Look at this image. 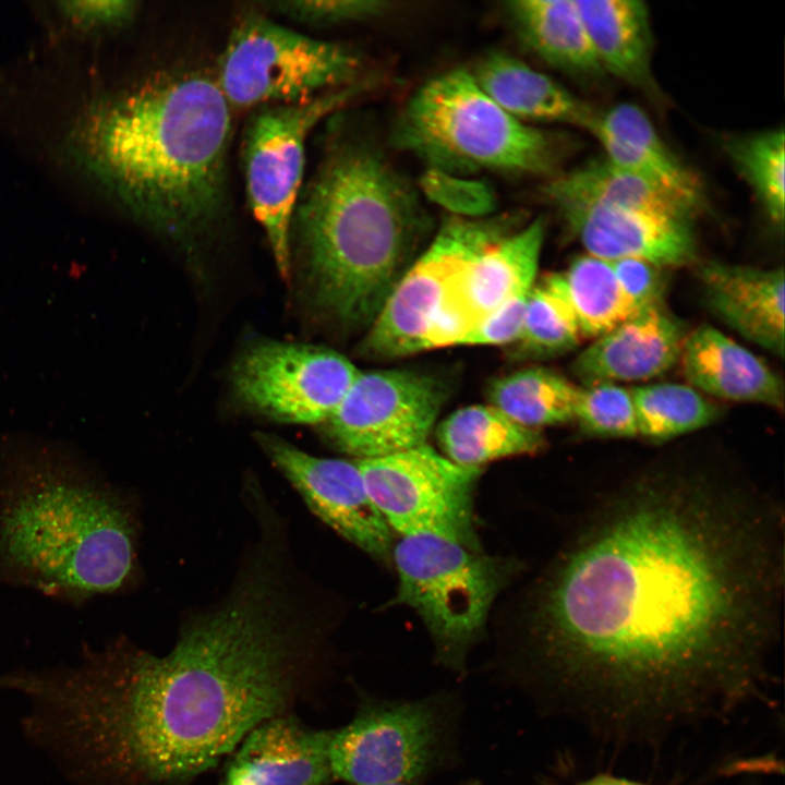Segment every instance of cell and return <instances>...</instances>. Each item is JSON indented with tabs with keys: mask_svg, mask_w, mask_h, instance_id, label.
<instances>
[{
	"mask_svg": "<svg viewBox=\"0 0 785 785\" xmlns=\"http://www.w3.org/2000/svg\"><path fill=\"white\" fill-rule=\"evenodd\" d=\"M697 270L713 313L746 339L782 358L784 269L705 261Z\"/></svg>",
	"mask_w": 785,
	"mask_h": 785,
	"instance_id": "obj_19",
	"label": "cell"
},
{
	"mask_svg": "<svg viewBox=\"0 0 785 785\" xmlns=\"http://www.w3.org/2000/svg\"><path fill=\"white\" fill-rule=\"evenodd\" d=\"M445 399L434 377L410 370L360 371L322 425L339 451L371 459L426 444Z\"/></svg>",
	"mask_w": 785,
	"mask_h": 785,
	"instance_id": "obj_14",
	"label": "cell"
},
{
	"mask_svg": "<svg viewBox=\"0 0 785 785\" xmlns=\"http://www.w3.org/2000/svg\"><path fill=\"white\" fill-rule=\"evenodd\" d=\"M603 71L643 89H653L649 10L640 0H576Z\"/></svg>",
	"mask_w": 785,
	"mask_h": 785,
	"instance_id": "obj_25",
	"label": "cell"
},
{
	"mask_svg": "<svg viewBox=\"0 0 785 785\" xmlns=\"http://www.w3.org/2000/svg\"><path fill=\"white\" fill-rule=\"evenodd\" d=\"M436 438L445 457L466 467L535 454L545 445L541 430L518 424L490 403L454 411L437 424Z\"/></svg>",
	"mask_w": 785,
	"mask_h": 785,
	"instance_id": "obj_27",
	"label": "cell"
},
{
	"mask_svg": "<svg viewBox=\"0 0 785 785\" xmlns=\"http://www.w3.org/2000/svg\"><path fill=\"white\" fill-rule=\"evenodd\" d=\"M783 516L751 480L644 470L584 518L529 617L534 662L616 735L726 711L775 641Z\"/></svg>",
	"mask_w": 785,
	"mask_h": 785,
	"instance_id": "obj_1",
	"label": "cell"
},
{
	"mask_svg": "<svg viewBox=\"0 0 785 785\" xmlns=\"http://www.w3.org/2000/svg\"><path fill=\"white\" fill-rule=\"evenodd\" d=\"M638 435L655 442L680 436L712 423L717 408L690 385L659 383L630 389Z\"/></svg>",
	"mask_w": 785,
	"mask_h": 785,
	"instance_id": "obj_31",
	"label": "cell"
},
{
	"mask_svg": "<svg viewBox=\"0 0 785 785\" xmlns=\"http://www.w3.org/2000/svg\"><path fill=\"white\" fill-rule=\"evenodd\" d=\"M448 737L443 698L365 700L347 725L333 729L334 777L352 785L415 783L443 762Z\"/></svg>",
	"mask_w": 785,
	"mask_h": 785,
	"instance_id": "obj_10",
	"label": "cell"
},
{
	"mask_svg": "<svg viewBox=\"0 0 785 785\" xmlns=\"http://www.w3.org/2000/svg\"><path fill=\"white\" fill-rule=\"evenodd\" d=\"M128 498L69 448L0 446V578L71 604L122 590L135 570Z\"/></svg>",
	"mask_w": 785,
	"mask_h": 785,
	"instance_id": "obj_4",
	"label": "cell"
},
{
	"mask_svg": "<svg viewBox=\"0 0 785 785\" xmlns=\"http://www.w3.org/2000/svg\"><path fill=\"white\" fill-rule=\"evenodd\" d=\"M369 86L366 81H358L303 101L264 106L246 126L243 166L247 200L283 279L290 276V232L302 186L307 135L323 118Z\"/></svg>",
	"mask_w": 785,
	"mask_h": 785,
	"instance_id": "obj_9",
	"label": "cell"
},
{
	"mask_svg": "<svg viewBox=\"0 0 785 785\" xmlns=\"http://www.w3.org/2000/svg\"><path fill=\"white\" fill-rule=\"evenodd\" d=\"M359 372L346 357L325 347L262 340L239 355L231 384L247 410L279 422L321 425Z\"/></svg>",
	"mask_w": 785,
	"mask_h": 785,
	"instance_id": "obj_13",
	"label": "cell"
},
{
	"mask_svg": "<svg viewBox=\"0 0 785 785\" xmlns=\"http://www.w3.org/2000/svg\"><path fill=\"white\" fill-rule=\"evenodd\" d=\"M542 194L554 207L600 204L690 222L700 214L681 198L616 166L604 155L552 178L543 185Z\"/></svg>",
	"mask_w": 785,
	"mask_h": 785,
	"instance_id": "obj_24",
	"label": "cell"
},
{
	"mask_svg": "<svg viewBox=\"0 0 785 785\" xmlns=\"http://www.w3.org/2000/svg\"><path fill=\"white\" fill-rule=\"evenodd\" d=\"M387 785H404V784H387ZM462 785H479V784H478L476 782H468V783L462 784Z\"/></svg>",
	"mask_w": 785,
	"mask_h": 785,
	"instance_id": "obj_40",
	"label": "cell"
},
{
	"mask_svg": "<svg viewBox=\"0 0 785 785\" xmlns=\"http://www.w3.org/2000/svg\"><path fill=\"white\" fill-rule=\"evenodd\" d=\"M679 361L698 391L732 401L781 409V378L756 354L717 330L702 325L687 334Z\"/></svg>",
	"mask_w": 785,
	"mask_h": 785,
	"instance_id": "obj_22",
	"label": "cell"
},
{
	"mask_svg": "<svg viewBox=\"0 0 785 785\" xmlns=\"http://www.w3.org/2000/svg\"><path fill=\"white\" fill-rule=\"evenodd\" d=\"M278 579L261 568L165 655L119 639L20 672L27 732L86 785H189L314 685L317 638Z\"/></svg>",
	"mask_w": 785,
	"mask_h": 785,
	"instance_id": "obj_2",
	"label": "cell"
},
{
	"mask_svg": "<svg viewBox=\"0 0 785 785\" xmlns=\"http://www.w3.org/2000/svg\"><path fill=\"white\" fill-rule=\"evenodd\" d=\"M391 140L427 168L461 176L550 174L559 158L554 137L509 114L463 69L420 86L399 113Z\"/></svg>",
	"mask_w": 785,
	"mask_h": 785,
	"instance_id": "obj_6",
	"label": "cell"
},
{
	"mask_svg": "<svg viewBox=\"0 0 785 785\" xmlns=\"http://www.w3.org/2000/svg\"><path fill=\"white\" fill-rule=\"evenodd\" d=\"M347 46L285 27L259 12L230 33L215 78L232 110L291 104L360 81Z\"/></svg>",
	"mask_w": 785,
	"mask_h": 785,
	"instance_id": "obj_8",
	"label": "cell"
},
{
	"mask_svg": "<svg viewBox=\"0 0 785 785\" xmlns=\"http://www.w3.org/2000/svg\"><path fill=\"white\" fill-rule=\"evenodd\" d=\"M481 88L514 118L589 129L596 111L546 74L505 52L485 56L472 73Z\"/></svg>",
	"mask_w": 785,
	"mask_h": 785,
	"instance_id": "obj_23",
	"label": "cell"
},
{
	"mask_svg": "<svg viewBox=\"0 0 785 785\" xmlns=\"http://www.w3.org/2000/svg\"><path fill=\"white\" fill-rule=\"evenodd\" d=\"M687 334L663 303L653 304L596 338L572 371L583 385L648 381L676 364Z\"/></svg>",
	"mask_w": 785,
	"mask_h": 785,
	"instance_id": "obj_18",
	"label": "cell"
},
{
	"mask_svg": "<svg viewBox=\"0 0 785 785\" xmlns=\"http://www.w3.org/2000/svg\"><path fill=\"white\" fill-rule=\"evenodd\" d=\"M294 216L312 301L347 328L370 327L431 227L419 191L358 137L329 146Z\"/></svg>",
	"mask_w": 785,
	"mask_h": 785,
	"instance_id": "obj_5",
	"label": "cell"
},
{
	"mask_svg": "<svg viewBox=\"0 0 785 785\" xmlns=\"http://www.w3.org/2000/svg\"><path fill=\"white\" fill-rule=\"evenodd\" d=\"M558 274L582 338L596 339L638 312L605 259L582 255Z\"/></svg>",
	"mask_w": 785,
	"mask_h": 785,
	"instance_id": "obj_29",
	"label": "cell"
},
{
	"mask_svg": "<svg viewBox=\"0 0 785 785\" xmlns=\"http://www.w3.org/2000/svg\"><path fill=\"white\" fill-rule=\"evenodd\" d=\"M588 131L616 166L676 195L699 213L706 208L701 180L666 145L639 107L625 102L596 112Z\"/></svg>",
	"mask_w": 785,
	"mask_h": 785,
	"instance_id": "obj_20",
	"label": "cell"
},
{
	"mask_svg": "<svg viewBox=\"0 0 785 785\" xmlns=\"http://www.w3.org/2000/svg\"><path fill=\"white\" fill-rule=\"evenodd\" d=\"M255 438L322 521L370 556L391 560L392 530L373 503L355 460L315 457L269 433Z\"/></svg>",
	"mask_w": 785,
	"mask_h": 785,
	"instance_id": "obj_15",
	"label": "cell"
},
{
	"mask_svg": "<svg viewBox=\"0 0 785 785\" xmlns=\"http://www.w3.org/2000/svg\"><path fill=\"white\" fill-rule=\"evenodd\" d=\"M419 190L427 200L461 218L491 216L496 197L487 183L469 176L426 168Z\"/></svg>",
	"mask_w": 785,
	"mask_h": 785,
	"instance_id": "obj_34",
	"label": "cell"
},
{
	"mask_svg": "<svg viewBox=\"0 0 785 785\" xmlns=\"http://www.w3.org/2000/svg\"><path fill=\"white\" fill-rule=\"evenodd\" d=\"M573 421L591 436L632 437L638 425L631 391L615 383L579 386Z\"/></svg>",
	"mask_w": 785,
	"mask_h": 785,
	"instance_id": "obj_33",
	"label": "cell"
},
{
	"mask_svg": "<svg viewBox=\"0 0 785 785\" xmlns=\"http://www.w3.org/2000/svg\"><path fill=\"white\" fill-rule=\"evenodd\" d=\"M355 462L373 503L400 536L433 534L480 548L473 496L481 467L458 464L427 444Z\"/></svg>",
	"mask_w": 785,
	"mask_h": 785,
	"instance_id": "obj_11",
	"label": "cell"
},
{
	"mask_svg": "<svg viewBox=\"0 0 785 785\" xmlns=\"http://www.w3.org/2000/svg\"><path fill=\"white\" fill-rule=\"evenodd\" d=\"M579 386L546 367H527L493 381L488 403L529 428L573 421Z\"/></svg>",
	"mask_w": 785,
	"mask_h": 785,
	"instance_id": "obj_28",
	"label": "cell"
},
{
	"mask_svg": "<svg viewBox=\"0 0 785 785\" xmlns=\"http://www.w3.org/2000/svg\"><path fill=\"white\" fill-rule=\"evenodd\" d=\"M582 336L563 291L558 273L534 283L526 305L521 333L511 345L516 359H542L576 348Z\"/></svg>",
	"mask_w": 785,
	"mask_h": 785,
	"instance_id": "obj_30",
	"label": "cell"
},
{
	"mask_svg": "<svg viewBox=\"0 0 785 785\" xmlns=\"http://www.w3.org/2000/svg\"><path fill=\"white\" fill-rule=\"evenodd\" d=\"M517 226V218L507 215L446 219L391 290L361 352L375 360L421 352L424 334L456 277L486 245Z\"/></svg>",
	"mask_w": 785,
	"mask_h": 785,
	"instance_id": "obj_12",
	"label": "cell"
},
{
	"mask_svg": "<svg viewBox=\"0 0 785 785\" xmlns=\"http://www.w3.org/2000/svg\"><path fill=\"white\" fill-rule=\"evenodd\" d=\"M265 8L303 23L337 25L384 15L390 3L381 0H293L263 3Z\"/></svg>",
	"mask_w": 785,
	"mask_h": 785,
	"instance_id": "obj_35",
	"label": "cell"
},
{
	"mask_svg": "<svg viewBox=\"0 0 785 785\" xmlns=\"http://www.w3.org/2000/svg\"><path fill=\"white\" fill-rule=\"evenodd\" d=\"M725 148L770 220L782 228L785 203L783 129L733 137Z\"/></svg>",
	"mask_w": 785,
	"mask_h": 785,
	"instance_id": "obj_32",
	"label": "cell"
},
{
	"mask_svg": "<svg viewBox=\"0 0 785 785\" xmlns=\"http://www.w3.org/2000/svg\"><path fill=\"white\" fill-rule=\"evenodd\" d=\"M545 230L542 217L510 229L486 245L457 276L454 290L475 325L508 301L531 291Z\"/></svg>",
	"mask_w": 785,
	"mask_h": 785,
	"instance_id": "obj_21",
	"label": "cell"
},
{
	"mask_svg": "<svg viewBox=\"0 0 785 785\" xmlns=\"http://www.w3.org/2000/svg\"><path fill=\"white\" fill-rule=\"evenodd\" d=\"M391 560L398 573L395 602L413 608L426 626L438 663L461 672L480 640L492 604L518 565L481 548L433 534L404 535Z\"/></svg>",
	"mask_w": 785,
	"mask_h": 785,
	"instance_id": "obj_7",
	"label": "cell"
},
{
	"mask_svg": "<svg viewBox=\"0 0 785 785\" xmlns=\"http://www.w3.org/2000/svg\"><path fill=\"white\" fill-rule=\"evenodd\" d=\"M580 785H647V784L639 783L636 781H630L627 778L602 774V775L594 776V777L583 782Z\"/></svg>",
	"mask_w": 785,
	"mask_h": 785,
	"instance_id": "obj_39",
	"label": "cell"
},
{
	"mask_svg": "<svg viewBox=\"0 0 785 785\" xmlns=\"http://www.w3.org/2000/svg\"><path fill=\"white\" fill-rule=\"evenodd\" d=\"M555 209L595 257L607 262L638 258L661 268L696 261L693 222L600 204H566Z\"/></svg>",
	"mask_w": 785,
	"mask_h": 785,
	"instance_id": "obj_16",
	"label": "cell"
},
{
	"mask_svg": "<svg viewBox=\"0 0 785 785\" xmlns=\"http://www.w3.org/2000/svg\"><path fill=\"white\" fill-rule=\"evenodd\" d=\"M232 111L215 75L167 72L95 110L83 137L123 202L188 242L224 213Z\"/></svg>",
	"mask_w": 785,
	"mask_h": 785,
	"instance_id": "obj_3",
	"label": "cell"
},
{
	"mask_svg": "<svg viewBox=\"0 0 785 785\" xmlns=\"http://www.w3.org/2000/svg\"><path fill=\"white\" fill-rule=\"evenodd\" d=\"M331 737L293 713L266 720L227 758L216 785H329Z\"/></svg>",
	"mask_w": 785,
	"mask_h": 785,
	"instance_id": "obj_17",
	"label": "cell"
},
{
	"mask_svg": "<svg viewBox=\"0 0 785 785\" xmlns=\"http://www.w3.org/2000/svg\"><path fill=\"white\" fill-rule=\"evenodd\" d=\"M529 293L508 301L482 318L461 345L511 346L515 343L521 333Z\"/></svg>",
	"mask_w": 785,
	"mask_h": 785,
	"instance_id": "obj_37",
	"label": "cell"
},
{
	"mask_svg": "<svg viewBox=\"0 0 785 785\" xmlns=\"http://www.w3.org/2000/svg\"><path fill=\"white\" fill-rule=\"evenodd\" d=\"M609 263L624 293L638 311L662 303L665 289L664 268L638 258H623Z\"/></svg>",
	"mask_w": 785,
	"mask_h": 785,
	"instance_id": "obj_36",
	"label": "cell"
},
{
	"mask_svg": "<svg viewBox=\"0 0 785 785\" xmlns=\"http://www.w3.org/2000/svg\"><path fill=\"white\" fill-rule=\"evenodd\" d=\"M134 1H68L61 5L71 16L88 23H119L135 10Z\"/></svg>",
	"mask_w": 785,
	"mask_h": 785,
	"instance_id": "obj_38",
	"label": "cell"
},
{
	"mask_svg": "<svg viewBox=\"0 0 785 785\" xmlns=\"http://www.w3.org/2000/svg\"><path fill=\"white\" fill-rule=\"evenodd\" d=\"M505 10L522 44L548 65L578 77L603 72L576 0L510 1Z\"/></svg>",
	"mask_w": 785,
	"mask_h": 785,
	"instance_id": "obj_26",
	"label": "cell"
}]
</instances>
